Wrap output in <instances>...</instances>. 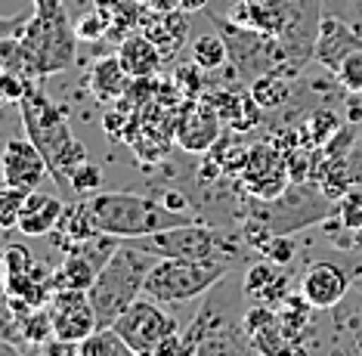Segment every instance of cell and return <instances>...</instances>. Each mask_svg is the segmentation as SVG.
I'll use <instances>...</instances> for the list:
<instances>
[{"label":"cell","instance_id":"obj_14","mask_svg":"<svg viewBox=\"0 0 362 356\" xmlns=\"http://www.w3.org/2000/svg\"><path fill=\"white\" fill-rule=\"evenodd\" d=\"M362 50V35L356 25H350L344 16H328L322 19V28H319V40H316V53H313V62L325 65L328 71H337L341 62L347 59L350 53Z\"/></svg>","mask_w":362,"mask_h":356},{"label":"cell","instance_id":"obj_38","mask_svg":"<svg viewBox=\"0 0 362 356\" xmlns=\"http://www.w3.org/2000/svg\"><path fill=\"white\" fill-rule=\"evenodd\" d=\"M322 4H325V13L328 16H344L353 0H322Z\"/></svg>","mask_w":362,"mask_h":356},{"label":"cell","instance_id":"obj_12","mask_svg":"<svg viewBox=\"0 0 362 356\" xmlns=\"http://www.w3.org/2000/svg\"><path fill=\"white\" fill-rule=\"evenodd\" d=\"M47 310H50L56 338L81 344L87 335L96 332V313L90 307L87 292H53Z\"/></svg>","mask_w":362,"mask_h":356},{"label":"cell","instance_id":"obj_27","mask_svg":"<svg viewBox=\"0 0 362 356\" xmlns=\"http://www.w3.org/2000/svg\"><path fill=\"white\" fill-rule=\"evenodd\" d=\"M282 270H285V267H276V263H269L267 258L257 260V263H251V267L245 270V279H242L245 294H248L251 301H257V297L267 292V285L273 282V279H276Z\"/></svg>","mask_w":362,"mask_h":356},{"label":"cell","instance_id":"obj_34","mask_svg":"<svg viewBox=\"0 0 362 356\" xmlns=\"http://www.w3.org/2000/svg\"><path fill=\"white\" fill-rule=\"evenodd\" d=\"M75 31H78V40H96V38H103L105 31H109V16H105L103 10L87 13L84 19L75 25Z\"/></svg>","mask_w":362,"mask_h":356},{"label":"cell","instance_id":"obj_35","mask_svg":"<svg viewBox=\"0 0 362 356\" xmlns=\"http://www.w3.org/2000/svg\"><path fill=\"white\" fill-rule=\"evenodd\" d=\"M31 19L28 13H16V16H0V40L6 38H16L22 28H25V22Z\"/></svg>","mask_w":362,"mask_h":356},{"label":"cell","instance_id":"obj_39","mask_svg":"<svg viewBox=\"0 0 362 356\" xmlns=\"http://www.w3.org/2000/svg\"><path fill=\"white\" fill-rule=\"evenodd\" d=\"M276 356H310V350H307V347H303L300 341H288Z\"/></svg>","mask_w":362,"mask_h":356},{"label":"cell","instance_id":"obj_13","mask_svg":"<svg viewBox=\"0 0 362 356\" xmlns=\"http://www.w3.org/2000/svg\"><path fill=\"white\" fill-rule=\"evenodd\" d=\"M353 285L350 272L344 267H337L332 260H319L310 263L300 276V294L307 297V304L313 310H332L347 297Z\"/></svg>","mask_w":362,"mask_h":356},{"label":"cell","instance_id":"obj_28","mask_svg":"<svg viewBox=\"0 0 362 356\" xmlns=\"http://www.w3.org/2000/svg\"><path fill=\"white\" fill-rule=\"evenodd\" d=\"M31 267H35V258H31V251L25 245H6L0 251V276H4V282L28 272Z\"/></svg>","mask_w":362,"mask_h":356},{"label":"cell","instance_id":"obj_25","mask_svg":"<svg viewBox=\"0 0 362 356\" xmlns=\"http://www.w3.org/2000/svg\"><path fill=\"white\" fill-rule=\"evenodd\" d=\"M189 47H192V62L199 65L202 71H217L229 62L226 40L220 35H199Z\"/></svg>","mask_w":362,"mask_h":356},{"label":"cell","instance_id":"obj_11","mask_svg":"<svg viewBox=\"0 0 362 356\" xmlns=\"http://www.w3.org/2000/svg\"><path fill=\"white\" fill-rule=\"evenodd\" d=\"M0 177H4V183L31 193V189H40V183L50 177V168L28 137H13L6 139L4 152H0Z\"/></svg>","mask_w":362,"mask_h":356},{"label":"cell","instance_id":"obj_20","mask_svg":"<svg viewBox=\"0 0 362 356\" xmlns=\"http://www.w3.org/2000/svg\"><path fill=\"white\" fill-rule=\"evenodd\" d=\"M130 81H134V78L124 71V65H121L118 53H115V56H103V59L96 62L93 69H90L87 84H90V93H93L96 99H103V103H112V99H118V96L127 93Z\"/></svg>","mask_w":362,"mask_h":356},{"label":"cell","instance_id":"obj_22","mask_svg":"<svg viewBox=\"0 0 362 356\" xmlns=\"http://www.w3.org/2000/svg\"><path fill=\"white\" fill-rule=\"evenodd\" d=\"M96 276H100V270L93 263L75 251H69L59 267L53 270V288L56 292H90Z\"/></svg>","mask_w":362,"mask_h":356},{"label":"cell","instance_id":"obj_5","mask_svg":"<svg viewBox=\"0 0 362 356\" xmlns=\"http://www.w3.org/2000/svg\"><path fill=\"white\" fill-rule=\"evenodd\" d=\"M22 44V74L28 81H40L47 74L69 71L75 65V47H78V31L65 10L53 16L31 13L25 28L19 31Z\"/></svg>","mask_w":362,"mask_h":356},{"label":"cell","instance_id":"obj_7","mask_svg":"<svg viewBox=\"0 0 362 356\" xmlns=\"http://www.w3.org/2000/svg\"><path fill=\"white\" fill-rule=\"evenodd\" d=\"M332 214H334V202L313 183V180H307V183H291L282 195L273 198V202L254 198L248 217L263 220L273 236H291L303 226L322 223L325 217H332Z\"/></svg>","mask_w":362,"mask_h":356},{"label":"cell","instance_id":"obj_1","mask_svg":"<svg viewBox=\"0 0 362 356\" xmlns=\"http://www.w3.org/2000/svg\"><path fill=\"white\" fill-rule=\"evenodd\" d=\"M19 112H22V124H25L28 139L47 159V168H50V177L56 189H59V195H71V189H69L71 171L78 164H84L90 155L84 143L71 137L65 112L50 103V96L40 90V81H28V90L19 103Z\"/></svg>","mask_w":362,"mask_h":356},{"label":"cell","instance_id":"obj_10","mask_svg":"<svg viewBox=\"0 0 362 356\" xmlns=\"http://www.w3.org/2000/svg\"><path fill=\"white\" fill-rule=\"evenodd\" d=\"M112 328L134 353L155 350L168 335L180 332L177 319L170 316V313H164L161 304L152 301V297H136V301L115 319Z\"/></svg>","mask_w":362,"mask_h":356},{"label":"cell","instance_id":"obj_37","mask_svg":"<svg viewBox=\"0 0 362 356\" xmlns=\"http://www.w3.org/2000/svg\"><path fill=\"white\" fill-rule=\"evenodd\" d=\"M31 4H35V13H40V16H53V13L65 10V0H31Z\"/></svg>","mask_w":362,"mask_h":356},{"label":"cell","instance_id":"obj_33","mask_svg":"<svg viewBox=\"0 0 362 356\" xmlns=\"http://www.w3.org/2000/svg\"><path fill=\"white\" fill-rule=\"evenodd\" d=\"M0 338L16 347L25 344V335H22V313H16L6 297H0Z\"/></svg>","mask_w":362,"mask_h":356},{"label":"cell","instance_id":"obj_9","mask_svg":"<svg viewBox=\"0 0 362 356\" xmlns=\"http://www.w3.org/2000/svg\"><path fill=\"white\" fill-rule=\"evenodd\" d=\"M322 19H325L322 0H291L285 28H282V35H279V47H282V71L279 74H282V78H288V81L300 78V71L313 62Z\"/></svg>","mask_w":362,"mask_h":356},{"label":"cell","instance_id":"obj_4","mask_svg":"<svg viewBox=\"0 0 362 356\" xmlns=\"http://www.w3.org/2000/svg\"><path fill=\"white\" fill-rule=\"evenodd\" d=\"M155 260L158 258H152L143 248L121 242V248L112 254V260L100 270L93 288L87 292L90 307L96 313V328H112L115 319L143 294L146 276L155 267Z\"/></svg>","mask_w":362,"mask_h":356},{"label":"cell","instance_id":"obj_15","mask_svg":"<svg viewBox=\"0 0 362 356\" xmlns=\"http://www.w3.org/2000/svg\"><path fill=\"white\" fill-rule=\"evenodd\" d=\"M220 124H223L220 121V115L214 112L204 99L199 105H189L186 115L177 124L180 146H183L186 152H208V149L217 143V137H220Z\"/></svg>","mask_w":362,"mask_h":356},{"label":"cell","instance_id":"obj_8","mask_svg":"<svg viewBox=\"0 0 362 356\" xmlns=\"http://www.w3.org/2000/svg\"><path fill=\"white\" fill-rule=\"evenodd\" d=\"M217 35L226 40L229 50V62H233L235 74L242 81L260 78V74H279L282 71V47H279V38L263 35V31H254L248 25H238L235 19H226V16H217L214 10H208Z\"/></svg>","mask_w":362,"mask_h":356},{"label":"cell","instance_id":"obj_24","mask_svg":"<svg viewBox=\"0 0 362 356\" xmlns=\"http://www.w3.org/2000/svg\"><path fill=\"white\" fill-rule=\"evenodd\" d=\"M322 226H325V233L332 239L341 233V229H344V233L362 229V189H350L344 198H337V202H334V214L322 220Z\"/></svg>","mask_w":362,"mask_h":356},{"label":"cell","instance_id":"obj_29","mask_svg":"<svg viewBox=\"0 0 362 356\" xmlns=\"http://www.w3.org/2000/svg\"><path fill=\"white\" fill-rule=\"evenodd\" d=\"M100 183H103V171L87 159L84 164H78V168L71 171L69 189H71V195H75V198H87V195L100 193Z\"/></svg>","mask_w":362,"mask_h":356},{"label":"cell","instance_id":"obj_18","mask_svg":"<svg viewBox=\"0 0 362 356\" xmlns=\"http://www.w3.org/2000/svg\"><path fill=\"white\" fill-rule=\"evenodd\" d=\"M288 10H291V0H242V4H235L233 19L254 31L279 38L285 28Z\"/></svg>","mask_w":362,"mask_h":356},{"label":"cell","instance_id":"obj_30","mask_svg":"<svg viewBox=\"0 0 362 356\" xmlns=\"http://www.w3.org/2000/svg\"><path fill=\"white\" fill-rule=\"evenodd\" d=\"M294 254H298V248H294L291 236H269L267 242L257 248V258H267L269 263H276V267H288V263L294 260Z\"/></svg>","mask_w":362,"mask_h":356},{"label":"cell","instance_id":"obj_26","mask_svg":"<svg viewBox=\"0 0 362 356\" xmlns=\"http://www.w3.org/2000/svg\"><path fill=\"white\" fill-rule=\"evenodd\" d=\"M25 198H28V189H19V186H10V183L0 186V233L19 229V217H22V208H25Z\"/></svg>","mask_w":362,"mask_h":356},{"label":"cell","instance_id":"obj_6","mask_svg":"<svg viewBox=\"0 0 362 356\" xmlns=\"http://www.w3.org/2000/svg\"><path fill=\"white\" fill-rule=\"evenodd\" d=\"M229 276L226 263L214 260H180V258H158L146 276L143 294L158 304H189L199 301Z\"/></svg>","mask_w":362,"mask_h":356},{"label":"cell","instance_id":"obj_3","mask_svg":"<svg viewBox=\"0 0 362 356\" xmlns=\"http://www.w3.org/2000/svg\"><path fill=\"white\" fill-rule=\"evenodd\" d=\"M124 242L149 251L152 258H180V260H214L226 263L229 270L242 267L245 258H254V248L245 242L242 233L220 229L214 223H186V226L161 229V233L143 236V239H124Z\"/></svg>","mask_w":362,"mask_h":356},{"label":"cell","instance_id":"obj_40","mask_svg":"<svg viewBox=\"0 0 362 356\" xmlns=\"http://www.w3.org/2000/svg\"><path fill=\"white\" fill-rule=\"evenodd\" d=\"M155 13H170V10H180V0H146Z\"/></svg>","mask_w":362,"mask_h":356},{"label":"cell","instance_id":"obj_17","mask_svg":"<svg viewBox=\"0 0 362 356\" xmlns=\"http://www.w3.org/2000/svg\"><path fill=\"white\" fill-rule=\"evenodd\" d=\"M62 211H65V202L59 195H47L40 189H31L25 198V208H22V217H19V233L31 239L53 236Z\"/></svg>","mask_w":362,"mask_h":356},{"label":"cell","instance_id":"obj_32","mask_svg":"<svg viewBox=\"0 0 362 356\" xmlns=\"http://www.w3.org/2000/svg\"><path fill=\"white\" fill-rule=\"evenodd\" d=\"M334 78L347 93H362V50L350 53L347 59L341 62V69L334 71Z\"/></svg>","mask_w":362,"mask_h":356},{"label":"cell","instance_id":"obj_31","mask_svg":"<svg viewBox=\"0 0 362 356\" xmlns=\"http://www.w3.org/2000/svg\"><path fill=\"white\" fill-rule=\"evenodd\" d=\"M204 74H208V71H202L195 62H192V65H180V69L174 71V87H177V93L183 96V99H202Z\"/></svg>","mask_w":362,"mask_h":356},{"label":"cell","instance_id":"obj_19","mask_svg":"<svg viewBox=\"0 0 362 356\" xmlns=\"http://www.w3.org/2000/svg\"><path fill=\"white\" fill-rule=\"evenodd\" d=\"M96 233H100V229H96L93 220H90V211H87L84 198H75L71 205H65L62 217H59V223H56V229H53V242H56V248H59L62 254H69L75 245H81L84 239L96 236Z\"/></svg>","mask_w":362,"mask_h":356},{"label":"cell","instance_id":"obj_42","mask_svg":"<svg viewBox=\"0 0 362 356\" xmlns=\"http://www.w3.org/2000/svg\"><path fill=\"white\" fill-rule=\"evenodd\" d=\"M0 356H22V353L16 350V344H10V341H4V338H0Z\"/></svg>","mask_w":362,"mask_h":356},{"label":"cell","instance_id":"obj_2","mask_svg":"<svg viewBox=\"0 0 362 356\" xmlns=\"http://www.w3.org/2000/svg\"><path fill=\"white\" fill-rule=\"evenodd\" d=\"M90 220L100 233H109L115 239H143L161 229H174L195 223L192 214L174 211L155 195L143 193H93L84 198Z\"/></svg>","mask_w":362,"mask_h":356},{"label":"cell","instance_id":"obj_44","mask_svg":"<svg viewBox=\"0 0 362 356\" xmlns=\"http://www.w3.org/2000/svg\"><path fill=\"white\" fill-rule=\"evenodd\" d=\"M229 4H242V0H229Z\"/></svg>","mask_w":362,"mask_h":356},{"label":"cell","instance_id":"obj_16","mask_svg":"<svg viewBox=\"0 0 362 356\" xmlns=\"http://www.w3.org/2000/svg\"><path fill=\"white\" fill-rule=\"evenodd\" d=\"M118 59L134 81H149L158 74L164 53L146 31H134V35H124V40L118 44Z\"/></svg>","mask_w":362,"mask_h":356},{"label":"cell","instance_id":"obj_21","mask_svg":"<svg viewBox=\"0 0 362 356\" xmlns=\"http://www.w3.org/2000/svg\"><path fill=\"white\" fill-rule=\"evenodd\" d=\"M341 127H344V121H341V115L334 112V105H316V109L303 112L298 121L300 139H303V146H310V149H322Z\"/></svg>","mask_w":362,"mask_h":356},{"label":"cell","instance_id":"obj_41","mask_svg":"<svg viewBox=\"0 0 362 356\" xmlns=\"http://www.w3.org/2000/svg\"><path fill=\"white\" fill-rule=\"evenodd\" d=\"M180 10L192 13V10H208V0H180Z\"/></svg>","mask_w":362,"mask_h":356},{"label":"cell","instance_id":"obj_43","mask_svg":"<svg viewBox=\"0 0 362 356\" xmlns=\"http://www.w3.org/2000/svg\"><path fill=\"white\" fill-rule=\"evenodd\" d=\"M353 288H356V292L362 294V276H359V279H353Z\"/></svg>","mask_w":362,"mask_h":356},{"label":"cell","instance_id":"obj_23","mask_svg":"<svg viewBox=\"0 0 362 356\" xmlns=\"http://www.w3.org/2000/svg\"><path fill=\"white\" fill-rule=\"evenodd\" d=\"M248 93L263 112H282L291 103V81L282 74H260L248 84Z\"/></svg>","mask_w":362,"mask_h":356},{"label":"cell","instance_id":"obj_36","mask_svg":"<svg viewBox=\"0 0 362 356\" xmlns=\"http://www.w3.org/2000/svg\"><path fill=\"white\" fill-rule=\"evenodd\" d=\"M44 356H78V344L75 341H65V338H50L44 344Z\"/></svg>","mask_w":362,"mask_h":356}]
</instances>
